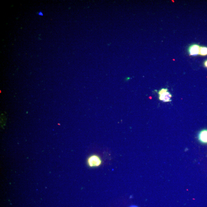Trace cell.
I'll return each instance as SVG.
<instances>
[{
	"mask_svg": "<svg viewBox=\"0 0 207 207\" xmlns=\"http://www.w3.org/2000/svg\"><path fill=\"white\" fill-rule=\"evenodd\" d=\"M38 15H39V16H43V13H42V12H39V13H38Z\"/></svg>",
	"mask_w": 207,
	"mask_h": 207,
	"instance_id": "obj_7",
	"label": "cell"
},
{
	"mask_svg": "<svg viewBox=\"0 0 207 207\" xmlns=\"http://www.w3.org/2000/svg\"><path fill=\"white\" fill-rule=\"evenodd\" d=\"M204 66H205L207 68V60L205 61V63H204Z\"/></svg>",
	"mask_w": 207,
	"mask_h": 207,
	"instance_id": "obj_6",
	"label": "cell"
},
{
	"mask_svg": "<svg viewBox=\"0 0 207 207\" xmlns=\"http://www.w3.org/2000/svg\"><path fill=\"white\" fill-rule=\"evenodd\" d=\"M200 46L197 44L192 45L189 48V52L190 55L197 56L199 54Z\"/></svg>",
	"mask_w": 207,
	"mask_h": 207,
	"instance_id": "obj_4",
	"label": "cell"
},
{
	"mask_svg": "<svg viewBox=\"0 0 207 207\" xmlns=\"http://www.w3.org/2000/svg\"><path fill=\"white\" fill-rule=\"evenodd\" d=\"M159 99L164 102H171L172 95L168 91V89L162 88L158 91Z\"/></svg>",
	"mask_w": 207,
	"mask_h": 207,
	"instance_id": "obj_2",
	"label": "cell"
},
{
	"mask_svg": "<svg viewBox=\"0 0 207 207\" xmlns=\"http://www.w3.org/2000/svg\"><path fill=\"white\" fill-rule=\"evenodd\" d=\"M129 207H138V206H137L135 205H132L131 206H130Z\"/></svg>",
	"mask_w": 207,
	"mask_h": 207,
	"instance_id": "obj_8",
	"label": "cell"
},
{
	"mask_svg": "<svg viewBox=\"0 0 207 207\" xmlns=\"http://www.w3.org/2000/svg\"><path fill=\"white\" fill-rule=\"evenodd\" d=\"M87 164L90 168H97L102 165V161L101 157L98 155L93 154L88 157L87 160Z\"/></svg>",
	"mask_w": 207,
	"mask_h": 207,
	"instance_id": "obj_1",
	"label": "cell"
},
{
	"mask_svg": "<svg viewBox=\"0 0 207 207\" xmlns=\"http://www.w3.org/2000/svg\"><path fill=\"white\" fill-rule=\"evenodd\" d=\"M198 138L200 142L207 143V129H203L200 132L198 135Z\"/></svg>",
	"mask_w": 207,
	"mask_h": 207,
	"instance_id": "obj_3",
	"label": "cell"
},
{
	"mask_svg": "<svg viewBox=\"0 0 207 207\" xmlns=\"http://www.w3.org/2000/svg\"><path fill=\"white\" fill-rule=\"evenodd\" d=\"M201 56H206L207 55V47L201 46L200 47L199 54Z\"/></svg>",
	"mask_w": 207,
	"mask_h": 207,
	"instance_id": "obj_5",
	"label": "cell"
}]
</instances>
